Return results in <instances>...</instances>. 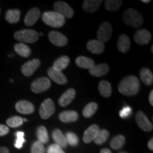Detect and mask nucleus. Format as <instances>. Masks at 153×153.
Listing matches in <instances>:
<instances>
[{
	"label": "nucleus",
	"mask_w": 153,
	"mask_h": 153,
	"mask_svg": "<svg viewBox=\"0 0 153 153\" xmlns=\"http://www.w3.org/2000/svg\"><path fill=\"white\" fill-rule=\"evenodd\" d=\"M118 153H128V152H123V151H122V152H118Z\"/></svg>",
	"instance_id": "48"
},
{
	"label": "nucleus",
	"mask_w": 153,
	"mask_h": 153,
	"mask_svg": "<svg viewBox=\"0 0 153 153\" xmlns=\"http://www.w3.org/2000/svg\"><path fill=\"white\" fill-rule=\"evenodd\" d=\"M76 95V91L74 89H69L63 93L58 100V104L60 106L65 107L70 104Z\"/></svg>",
	"instance_id": "16"
},
{
	"label": "nucleus",
	"mask_w": 153,
	"mask_h": 153,
	"mask_svg": "<svg viewBox=\"0 0 153 153\" xmlns=\"http://www.w3.org/2000/svg\"><path fill=\"white\" fill-rule=\"evenodd\" d=\"M55 110V107L53 101L51 99H46L42 103L40 107V116L43 119H48L54 114Z\"/></svg>",
	"instance_id": "7"
},
{
	"label": "nucleus",
	"mask_w": 153,
	"mask_h": 153,
	"mask_svg": "<svg viewBox=\"0 0 153 153\" xmlns=\"http://www.w3.org/2000/svg\"><path fill=\"white\" fill-rule=\"evenodd\" d=\"M52 137L53 140L55 141V144L60 146L62 148H65L68 146L65 137L63 135L62 131L59 129H55L53 132Z\"/></svg>",
	"instance_id": "24"
},
{
	"label": "nucleus",
	"mask_w": 153,
	"mask_h": 153,
	"mask_svg": "<svg viewBox=\"0 0 153 153\" xmlns=\"http://www.w3.org/2000/svg\"><path fill=\"white\" fill-rule=\"evenodd\" d=\"M100 153H112L109 149L108 148H103L100 151Z\"/></svg>",
	"instance_id": "45"
},
{
	"label": "nucleus",
	"mask_w": 153,
	"mask_h": 153,
	"mask_svg": "<svg viewBox=\"0 0 153 153\" xmlns=\"http://www.w3.org/2000/svg\"><path fill=\"white\" fill-rule=\"evenodd\" d=\"M69 63H70L69 57L66 56V55H63V56L59 57L55 61L54 63H53V68L55 70L61 72L68 66Z\"/></svg>",
	"instance_id": "26"
},
{
	"label": "nucleus",
	"mask_w": 153,
	"mask_h": 153,
	"mask_svg": "<svg viewBox=\"0 0 153 153\" xmlns=\"http://www.w3.org/2000/svg\"><path fill=\"white\" fill-rule=\"evenodd\" d=\"M97 108H98V104L95 102H91L84 108L82 114L85 118H90L95 114Z\"/></svg>",
	"instance_id": "34"
},
{
	"label": "nucleus",
	"mask_w": 153,
	"mask_h": 153,
	"mask_svg": "<svg viewBox=\"0 0 153 153\" xmlns=\"http://www.w3.org/2000/svg\"><path fill=\"white\" fill-rule=\"evenodd\" d=\"M131 113H132L131 107L125 106L124 108H123L121 110H120L119 115L120 118H126L129 117V116L131 114Z\"/></svg>",
	"instance_id": "40"
},
{
	"label": "nucleus",
	"mask_w": 153,
	"mask_h": 153,
	"mask_svg": "<svg viewBox=\"0 0 153 153\" xmlns=\"http://www.w3.org/2000/svg\"><path fill=\"white\" fill-rule=\"evenodd\" d=\"M126 143V138L123 135H118L114 137L110 142V146L115 150H120L123 147Z\"/></svg>",
	"instance_id": "30"
},
{
	"label": "nucleus",
	"mask_w": 153,
	"mask_h": 153,
	"mask_svg": "<svg viewBox=\"0 0 153 153\" xmlns=\"http://www.w3.org/2000/svg\"><path fill=\"white\" fill-rule=\"evenodd\" d=\"M42 20L48 26L53 28H60L64 26L65 19L56 11H46L43 13Z\"/></svg>",
	"instance_id": "3"
},
{
	"label": "nucleus",
	"mask_w": 153,
	"mask_h": 153,
	"mask_svg": "<svg viewBox=\"0 0 153 153\" xmlns=\"http://www.w3.org/2000/svg\"><path fill=\"white\" fill-rule=\"evenodd\" d=\"M48 74L53 81H54L55 83L58 84V85H65L68 82L66 76L62 72L55 70L53 68H50L48 70Z\"/></svg>",
	"instance_id": "15"
},
{
	"label": "nucleus",
	"mask_w": 153,
	"mask_h": 153,
	"mask_svg": "<svg viewBox=\"0 0 153 153\" xmlns=\"http://www.w3.org/2000/svg\"><path fill=\"white\" fill-rule=\"evenodd\" d=\"M41 65V61L38 59H33L26 62L22 68V72L26 76H30L33 74Z\"/></svg>",
	"instance_id": "10"
},
{
	"label": "nucleus",
	"mask_w": 153,
	"mask_h": 153,
	"mask_svg": "<svg viewBox=\"0 0 153 153\" xmlns=\"http://www.w3.org/2000/svg\"><path fill=\"white\" fill-rule=\"evenodd\" d=\"M122 20L127 26L133 28H138L143 24V18L139 12L133 9H128L124 11Z\"/></svg>",
	"instance_id": "2"
},
{
	"label": "nucleus",
	"mask_w": 153,
	"mask_h": 153,
	"mask_svg": "<svg viewBox=\"0 0 153 153\" xmlns=\"http://www.w3.org/2000/svg\"><path fill=\"white\" fill-rule=\"evenodd\" d=\"M149 102L151 106H153V91H150V95H149Z\"/></svg>",
	"instance_id": "42"
},
{
	"label": "nucleus",
	"mask_w": 153,
	"mask_h": 153,
	"mask_svg": "<svg viewBox=\"0 0 153 153\" xmlns=\"http://www.w3.org/2000/svg\"><path fill=\"white\" fill-rule=\"evenodd\" d=\"M55 11L62 15L65 19H71L74 16V11L64 1H56L53 5Z\"/></svg>",
	"instance_id": "8"
},
{
	"label": "nucleus",
	"mask_w": 153,
	"mask_h": 153,
	"mask_svg": "<svg viewBox=\"0 0 153 153\" xmlns=\"http://www.w3.org/2000/svg\"><path fill=\"white\" fill-rule=\"evenodd\" d=\"M140 77L141 81L145 84V85L150 86L152 85L153 82V74L152 72L149 70L148 68H144L141 69L140 72Z\"/></svg>",
	"instance_id": "25"
},
{
	"label": "nucleus",
	"mask_w": 153,
	"mask_h": 153,
	"mask_svg": "<svg viewBox=\"0 0 153 153\" xmlns=\"http://www.w3.org/2000/svg\"><path fill=\"white\" fill-rule=\"evenodd\" d=\"M141 1H142V2H143V3H146V4L150 2V0H142Z\"/></svg>",
	"instance_id": "46"
},
{
	"label": "nucleus",
	"mask_w": 153,
	"mask_h": 153,
	"mask_svg": "<svg viewBox=\"0 0 153 153\" xmlns=\"http://www.w3.org/2000/svg\"><path fill=\"white\" fill-rule=\"evenodd\" d=\"M47 153H65L62 148L56 144L51 145L47 149Z\"/></svg>",
	"instance_id": "39"
},
{
	"label": "nucleus",
	"mask_w": 153,
	"mask_h": 153,
	"mask_svg": "<svg viewBox=\"0 0 153 153\" xmlns=\"http://www.w3.org/2000/svg\"><path fill=\"white\" fill-rule=\"evenodd\" d=\"M14 38L22 43H34L39 39V34L34 30L24 29L16 31L14 33Z\"/></svg>",
	"instance_id": "4"
},
{
	"label": "nucleus",
	"mask_w": 153,
	"mask_h": 153,
	"mask_svg": "<svg viewBox=\"0 0 153 153\" xmlns=\"http://www.w3.org/2000/svg\"><path fill=\"white\" fill-rule=\"evenodd\" d=\"M41 11L38 8H33L28 11L24 19V24L27 26H33L39 19Z\"/></svg>",
	"instance_id": "14"
},
{
	"label": "nucleus",
	"mask_w": 153,
	"mask_h": 153,
	"mask_svg": "<svg viewBox=\"0 0 153 153\" xmlns=\"http://www.w3.org/2000/svg\"><path fill=\"white\" fill-rule=\"evenodd\" d=\"M112 32L111 25L108 22H104L99 26L97 31V40L102 42L103 43L108 41L111 38Z\"/></svg>",
	"instance_id": "6"
},
{
	"label": "nucleus",
	"mask_w": 153,
	"mask_h": 153,
	"mask_svg": "<svg viewBox=\"0 0 153 153\" xmlns=\"http://www.w3.org/2000/svg\"><path fill=\"white\" fill-rule=\"evenodd\" d=\"M108 71H109V66L105 63H102V64H99L94 66L89 70V73L92 76L100 77V76L106 75Z\"/></svg>",
	"instance_id": "19"
},
{
	"label": "nucleus",
	"mask_w": 153,
	"mask_h": 153,
	"mask_svg": "<svg viewBox=\"0 0 153 153\" xmlns=\"http://www.w3.org/2000/svg\"><path fill=\"white\" fill-rule=\"evenodd\" d=\"M102 1L101 0H85L83 2V9L87 13H94L98 10Z\"/></svg>",
	"instance_id": "22"
},
{
	"label": "nucleus",
	"mask_w": 153,
	"mask_h": 153,
	"mask_svg": "<svg viewBox=\"0 0 153 153\" xmlns=\"http://www.w3.org/2000/svg\"><path fill=\"white\" fill-rule=\"evenodd\" d=\"M21 12L18 9H9L7 11L5 19L7 22L10 24H16L20 19Z\"/></svg>",
	"instance_id": "29"
},
{
	"label": "nucleus",
	"mask_w": 153,
	"mask_h": 153,
	"mask_svg": "<svg viewBox=\"0 0 153 153\" xmlns=\"http://www.w3.org/2000/svg\"><path fill=\"white\" fill-rule=\"evenodd\" d=\"M65 139L68 145L69 144L71 146H76L79 143V138H78L77 135L75 133H72V132H68L65 134Z\"/></svg>",
	"instance_id": "36"
},
{
	"label": "nucleus",
	"mask_w": 153,
	"mask_h": 153,
	"mask_svg": "<svg viewBox=\"0 0 153 153\" xmlns=\"http://www.w3.org/2000/svg\"><path fill=\"white\" fill-rule=\"evenodd\" d=\"M15 108L17 111L22 114H30L35 111V107L33 104L30 101L26 100L18 101L16 104Z\"/></svg>",
	"instance_id": "12"
},
{
	"label": "nucleus",
	"mask_w": 153,
	"mask_h": 153,
	"mask_svg": "<svg viewBox=\"0 0 153 153\" xmlns=\"http://www.w3.org/2000/svg\"><path fill=\"white\" fill-rule=\"evenodd\" d=\"M36 136H37L38 141L41 142L43 144H46L49 141V136L48 133L47 129L43 126H39L36 131Z\"/></svg>",
	"instance_id": "31"
},
{
	"label": "nucleus",
	"mask_w": 153,
	"mask_h": 153,
	"mask_svg": "<svg viewBox=\"0 0 153 153\" xmlns=\"http://www.w3.org/2000/svg\"><path fill=\"white\" fill-rule=\"evenodd\" d=\"M117 46L120 53H125L129 51L131 46V41L128 36L126 34H122L119 36L118 40Z\"/></svg>",
	"instance_id": "21"
},
{
	"label": "nucleus",
	"mask_w": 153,
	"mask_h": 153,
	"mask_svg": "<svg viewBox=\"0 0 153 153\" xmlns=\"http://www.w3.org/2000/svg\"><path fill=\"white\" fill-rule=\"evenodd\" d=\"M135 121L137 125L139 126L140 129L145 132H150L152 131L153 126L151 122L147 118L144 113L141 111H139L135 115Z\"/></svg>",
	"instance_id": "9"
},
{
	"label": "nucleus",
	"mask_w": 153,
	"mask_h": 153,
	"mask_svg": "<svg viewBox=\"0 0 153 153\" xmlns=\"http://www.w3.org/2000/svg\"><path fill=\"white\" fill-rule=\"evenodd\" d=\"M48 38L50 41L56 46L62 47L66 45L67 43H68V38H67V37L58 31H54V30L51 31L49 33Z\"/></svg>",
	"instance_id": "11"
},
{
	"label": "nucleus",
	"mask_w": 153,
	"mask_h": 153,
	"mask_svg": "<svg viewBox=\"0 0 153 153\" xmlns=\"http://www.w3.org/2000/svg\"><path fill=\"white\" fill-rule=\"evenodd\" d=\"M43 33H40V36H43Z\"/></svg>",
	"instance_id": "49"
},
{
	"label": "nucleus",
	"mask_w": 153,
	"mask_h": 153,
	"mask_svg": "<svg viewBox=\"0 0 153 153\" xmlns=\"http://www.w3.org/2000/svg\"><path fill=\"white\" fill-rule=\"evenodd\" d=\"M99 91L101 95L104 97H109L111 95L112 89L111 84L106 80H102L99 82Z\"/></svg>",
	"instance_id": "27"
},
{
	"label": "nucleus",
	"mask_w": 153,
	"mask_h": 153,
	"mask_svg": "<svg viewBox=\"0 0 153 153\" xmlns=\"http://www.w3.org/2000/svg\"><path fill=\"white\" fill-rule=\"evenodd\" d=\"M51 80L48 78L43 76V77L38 78L37 79L32 82L30 89L33 93L39 94L48 90L51 87Z\"/></svg>",
	"instance_id": "5"
},
{
	"label": "nucleus",
	"mask_w": 153,
	"mask_h": 153,
	"mask_svg": "<svg viewBox=\"0 0 153 153\" xmlns=\"http://www.w3.org/2000/svg\"><path fill=\"white\" fill-rule=\"evenodd\" d=\"M109 137V132L106 129L99 130L98 133L96 135L94 142L97 145H102L108 140Z\"/></svg>",
	"instance_id": "32"
},
{
	"label": "nucleus",
	"mask_w": 153,
	"mask_h": 153,
	"mask_svg": "<svg viewBox=\"0 0 153 153\" xmlns=\"http://www.w3.org/2000/svg\"><path fill=\"white\" fill-rule=\"evenodd\" d=\"M24 123L23 118L20 116H13L9 118L7 120V124L9 127L11 128H17L21 126Z\"/></svg>",
	"instance_id": "35"
},
{
	"label": "nucleus",
	"mask_w": 153,
	"mask_h": 153,
	"mask_svg": "<svg viewBox=\"0 0 153 153\" xmlns=\"http://www.w3.org/2000/svg\"><path fill=\"white\" fill-rule=\"evenodd\" d=\"M45 147L43 143H41L39 141H36L32 145L31 148H30V153H45Z\"/></svg>",
	"instance_id": "37"
},
{
	"label": "nucleus",
	"mask_w": 153,
	"mask_h": 153,
	"mask_svg": "<svg viewBox=\"0 0 153 153\" xmlns=\"http://www.w3.org/2000/svg\"><path fill=\"white\" fill-rule=\"evenodd\" d=\"M148 146V148L150 149V150H153V138H151L150 140H149Z\"/></svg>",
	"instance_id": "44"
},
{
	"label": "nucleus",
	"mask_w": 153,
	"mask_h": 153,
	"mask_svg": "<svg viewBox=\"0 0 153 153\" xmlns=\"http://www.w3.org/2000/svg\"><path fill=\"white\" fill-rule=\"evenodd\" d=\"M16 137V142H15L14 146L17 149H21L23 147V144L26 142L24 139V133L22 131H17L15 133Z\"/></svg>",
	"instance_id": "38"
},
{
	"label": "nucleus",
	"mask_w": 153,
	"mask_h": 153,
	"mask_svg": "<svg viewBox=\"0 0 153 153\" xmlns=\"http://www.w3.org/2000/svg\"><path fill=\"white\" fill-rule=\"evenodd\" d=\"M0 153H9V151L6 147H0Z\"/></svg>",
	"instance_id": "43"
},
{
	"label": "nucleus",
	"mask_w": 153,
	"mask_h": 153,
	"mask_svg": "<svg viewBox=\"0 0 153 153\" xmlns=\"http://www.w3.org/2000/svg\"><path fill=\"white\" fill-rule=\"evenodd\" d=\"M9 132V129L7 126L0 124V136H4V135H7Z\"/></svg>",
	"instance_id": "41"
},
{
	"label": "nucleus",
	"mask_w": 153,
	"mask_h": 153,
	"mask_svg": "<svg viewBox=\"0 0 153 153\" xmlns=\"http://www.w3.org/2000/svg\"><path fill=\"white\" fill-rule=\"evenodd\" d=\"M76 66L82 69H88L90 70L95 65L94 61L89 57L85 56H79L76 57L75 60Z\"/></svg>",
	"instance_id": "23"
},
{
	"label": "nucleus",
	"mask_w": 153,
	"mask_h": 153,
	"mask_svg": "<svg viewBox=\"0 0 153 153\" xmlns=\"http://www.w3.org/2000/svg\"><path fill=\"white\" fill-rule=\"evenodd\" d=\"M99 127L96 124L89 126L88 128L86 130L83 136V141L85 143H89L94 141L96 135L99 131Z\"/></svg>",
	"instance_id": "18"
},
{
	"label": "nucleus",
	"mask_w": 153,
	"mask_h": 153,
	"mask_svg": "<svg viewBox=\"0 0 153 153\" xmlns=\"http://www.w3.org/2000/svg\"><path fill=\"white\" fill-rule=\"evenodd\" d=\"M134 40L139 45H147L151 40V34L148 30L140 29L135 33Z\"/></svg>",
	"instance_id": "13"
},
{
	"label": "nucleus",
	"mask_w": 153,
	"mask_h": 153,
	"mask_svg": "<svg viewBox=\"0 0 153 153\" xmlns=\"http://www.w3.org/2000/svg\"><path fill=\"white\" fill-rule=\"evenodd\" d=\"M151 51H152V53H153V46L152 45V47H151Z\"/></svg>",
	"instance_id": "47"
},
{
	"label": "nucleus",
	"mask_w": 153,
	"mask_h": 153,
	"mask_svg": "<svg viewBox=\"0 0 153 153\" xmlns=\"http://www.w3.org/2000/svg\"><path fill=\"white\" fill-rule=\"evenodd\" d=\"M140 84L139 79L135 76H126L121 80L118 86V91L125 96H134L140 90Z\"/></svg>",
	"instance_id": "1"
},
{
	"label": "nucleus",
	"mask_w": 153,
	"mask_h": 153,
	"mask_svg": "<svg viewBox=\"0 0 153 153\" xmlns=\"http://www.w3.org/2000/svg\"><path fill=\"white\" fill-rule=\"evenodd\" d=\"M123 4V1L120 0H106L105 1L104 7L109 11H118Z\"/></svg>",
	"instance_id": "33"
},
{
	"label": "nucleus",
	"mask_w": 153,
	"mask_h": 153,
	"mask_svg": "<svg viewBox=\"0 0 153 153\" xmlns=\"http://www.w3.org/2000/svg\"><path fill=\"white\" fill-rule=\"evenodd\" d=\"M14 51L17 54L24 57H28L31 54V50L26 44L20 43L14 45Z\"/></svg>",
	"instance_id": "28"
},
{
	"label": "nucleus",
	"mask_w": 153,
	"mask_h": 153,
	"mask_svg": "<svg viewBox=\"0 0 153 153\" xmlns=\"http://www.w3.org/2000/svg\"><path fill=\"white\" fill-rule=\"evenodd\" d=\"M79 118V115L74 111H65L59 114V119L63 123L74 122Z\"/></svg>",
	"instance_id": "20"
},
{
	"label": "nucleus",
	"mask_w": 153,
	"mask_h": 153,
	"mask_svg": "<svg viewBox=\"0 0 153 153\" xmlns=\"http://www.w3.org/2000/svg\"><path fill=\"white\" fill-rule=\"evenodd\" d=\"M87 48L88 51L94 54H101L104 51L105 45L98 40H91L87 43Z\"/></svg>",
	"instance_id": "17"
}]
</instances>
